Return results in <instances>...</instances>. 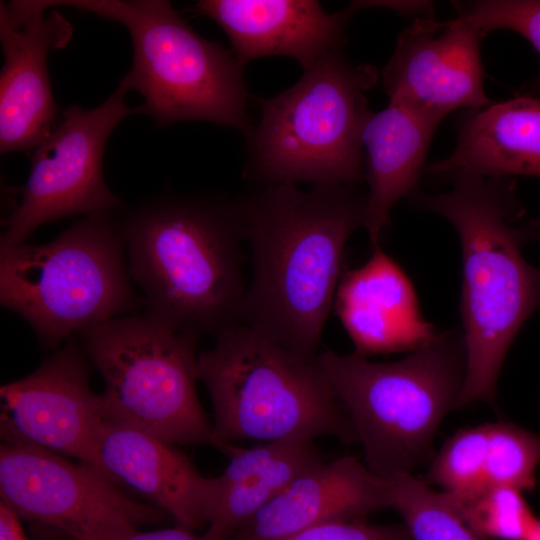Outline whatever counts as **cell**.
<instances>
[{"label":"cell","mask_w":540,"mask_h":540,"mask_svg":"<svg viewBox=\"0 0 540 540\" xmlns=\"http://www.w3.org/2000/svg\"><path fill=\"white\" fill-rule=\"evenodd\" d=\"M524 540H540V520L536 519Z\"/></svg>","instance_id":"obj_31"},{"label":"cell","mask_w":540,"mask_h":540,"mask_svg":"<svg viewBox=\"0 0 540 540\" xmlns=\"http://www.w3.org/2000/svg\"><path fill=\"white\" fill-rule=\"evenodd\" d=\"M457 18L485 34L509 30L524 37L540 55V0L456 1ZM540 94V75L536 81Z\"/></svg>","instance_id":"obj_26"},{"label":"cell","mask_w":540,"mask_h":540,"mask_svg":"<svg viewBox=\"0 0 540 540\" xmlns=\"http://www.w3.org/2000/svg\"><path fill=\"white\" fill-rule=\"evenodd\" d=\"M487 440L488 424L457 431L434 456L423 480L440 486L451 499L477 495L488 488L485 478Z\"/></svg>","instance_id":"obj_22"},{"label":"cell","mask_w":540,"mask_h":540,"mask_svg":"<svg viewBox=\"0 0 540 540\" xmlns=\"http://www.w3.org/2000/svg\"><path fill=\"white\" fill-rule=\"evenodd\" d=\"M114 213L87 215L46 244L0 247V303L43 345L55 347L142 303Z\"/></svg>","instance_id":"obj_7"},{"label":"cell","mask_w":540,"mask_h":540,"mask_svg":"<svg viewBox=\"0 0 540 540\" xmlns=\"http://www.w3.org/2000/svg\"><path fill=\"white\" fill-rule=\"evenodd\" d=\"M197 358V377L211 398L214 432L235 440L273 442L331 436L358 442L351 418L317 363L244 324L215 336Z\"/></svg>","instance_id":"obj_5"},{"label":"cell","mask_w":540,"mask_h":540,"mask_svg":"<svg viewBox=\"0 0 540 540\" xmlns=\"http://www.w3.org/2000/svg\"><path fill=\"white\" fill-rule=\"evenodd\" d=\"M193 12L227 34L240 64L266 56H288L307 69L340 51L354 10L334 13L313 0H201Z\"/></svg>","instance_id":"obj_15"},{"label":"cell","mask_w":540,"mask_h":540,"mask_svg":"<svg viewBox=\"0 0 540 540\" xmlns=\"http://www.w3.org/2000/svg\"><path fill=\"white\" fill-rule=\"evenodd\" d=\"M92 466L68 461L45 448L3 442L0 494L16 514L87 540L108 525L154 523L163 514L120 491Z\"/></svg>","instance_id":"obj_11"},{"label":"cell","mask_w":540,"mask_h":540,"mask_svg":"<svg viewBox=\"0 0 540 540\" xmlns=\"http://www.w3.org/2000/svg\"><path fill=\"white\" fill-rule=\"evenodd\" d=\"M486 34L459 18L417 17L399 35L382 71L389 103L441 124L457 109L492 103L484 90L480 45Z\"/></svg>","instance_id":"obj_13"},{"label":"cell","mask_w":540,"mask_h":540,"mask_svg":"<svg viewBox=\"0 0 540 540\" xmlns=\"http://www.w3.org/2000/svg\"><path fill=\"white\" fill-rule=\"evenodd\" d=\"M455 171L540 178V99L520 95L467 111L458 121L453 152L426 168L436 177Z\"/></svg>","instance_id":"obj_19"},{"label":"cell","mask_w":540,"mask_h":540,"mask_svg":"<svg viewBox=\"0 0 540 540\" xmlns=\"http://www.w3.org/2000/svg\"><path fill=\"white\" fill-rule=\"evenodd\" d=\"M385 508H390L387 481L344 456L300 475L229 540H280L326 522L361 521Z\"/></svg>","instance_id":"obj_18"},{"label":"cell","mask_w":540,"mask_h":540,"mask_svg":"<svg viewBox=\"0 0 540 540\" xmlns=\"http://www.w3.org/2000/svg\"><path fill=\"white\" fill-rule=\"evenodd\" d=\"M539 463L540 435L510 422L488 424L485 460L487 487L533 490Z\"/></svg>","instance_id":"obj_23"},{"label":"cell","mask_w":540,"mask_h":540,"mask_svg":"<svg viewBox=\"0 0 540 540\" xmlns=\"http://www.w3.org/2000/svg\"><path fill=\"white\" fill-rule=\"evenodd\" d=\"M40 1L0 4V151L35 149L58 122V107L47 71L50 50L65 47L73 27Z\"/></svg>","instance_id":"obj_14"},{"label":"cell","mask_w":540,"mask_h":540,"mask_svg":"<svg viewBox=\"0 0 540 540\" xmlns=\"http://www.w3.org/2000/svg\"><path fill=\"white\" fill-rule=\"evenodd\" d=\"M322 462L313 440L307 438L240 448L230 456L223 473L215 477L207 531L219 540H229L296 478Z\"/></svg>","instance_id":"obj_21"},{"label":"cell","mask_w":540,"mask_h":540,"mask_svg":"<svg viewBox=\"0 0 540 540\" xmlns=\"http://www.w3.org/2000/svg\"><path fill=\"white\" fill-rule=\"evenodd\" d=\"M317 363L346 408L373 474L386 479L431 463L437 429L458 407L466 379L461 328L437 332L395 362L326 350Z\"/></svg>","instance_id":"obj_4"},{"label":"cell","mask_w":540,"mask_h":540,"mask_svg":"<svg viewBox=\"0 0 540 540\" xmlns=\"http://www.w3.org/2000/svg\"><path fill=\"white\" fill-rule=\"evenodd\" d=\"M87 540H219L206 530L195 535L192 530L177 526L150 532H141L133 525H108L98 530Z\"/></svg>","instance_id":"obj_28"},{"label":"cell","mask_w":540,"mask_h":540,"mask_svg":"<svg viewBox=\"0 0 540 540\" xmlns=\"http://www.w3.org/2000/svg\"><path fill=\"white\" fill-rule=\"evenodd\" d=\"M105 475L144 494L189 530L208 524L216 480L203 476L174 444L106 418L98 437Z\"/></svg>","instance_id":"obj_17"},{"label":"cell","mask_w":540,"mask_h":540,"mask_svg":"<svg viewBox=\"0 0 540 540\" xmlns=\"http://www.w3.org/2000/svg\"><path fill=\"white\" fill-rule=\"evenodd\" d=\"M87 359L71 337L34 372L1 386V437L74 457L107 477L98 458L107 416L102 394L90 387Z\"/></svg>","instance_id":"obj_12"},{"label":"cell","mask_w":540,"mask_h":540,"mask_svg":"<svg viewBox=\"0 0 540 540\" xmlns=\"http://www.w3.org/2000/svg\"><path fill=\"white\" fill-rule=\"evenodd\" d=\"M0 540H30L20 523V517L0 500Z\"/></svg>","instance_id":"obj_30"},{"label":"cell","mask_w":540,"mask_h":540,"mask_svg":"<svg viewBox=\"0 0 540 540\" xmlns=\"http://www.w3.org/2000/svg\"><path fill=\"white\" fill-rule=\"evenodd\" d=\"M448 192L415 189L416 208L437 213L456 229L462 253L461 330L466 379L458 402L494 406L506 354L519 330L540 308V268L522 255L530 229L518 225L523 210L513 177L455 171L442 176Z\"/></svg>","instance_id":"obj_2"},{"label":"cell","mask_w":540,"mask_h":540,"mask_svg":"<svg viewBox=\"0 0 540 540\" xmlns=\"http://www.w3.org/2000/svg\"><path fill=\"white\" fill-rule=\"evenodd\" d=\"M400 515L412 540H486L434 489L423 488L408 496Z\"/></svg>","instance_id":"obj_25"},{"label":"cell","mask_w":540,"mask_h":540,"mask_svg":"<svg viewBox=\"0 0 540 540\" xmlns=\"http://www.w3.org/2000/svg\"><path fill=\"white\" fill-rule=\"evenodd\" d=\"M438 127L418 113L392 103L367 120L362 145L367 152L364 171L369 190L363 227L373 248L380 245L393 207L418 188Z\"/></svg>","instance_id":"obj_20"},{"label":"cell","mask_w":540,"mask_h":540,"mask_svg":"<svg viewBox=\"0 0 540 540\" xmlns=\"http://www.w3.org/2000/svg\"><path fill=\"white\" fill-rule=\"evenodd\" d=\"M77 335L104 380L101 394L107 418L171 444H208L229 457L240 449L216 437L199 402V338L145 313L110 319Z\"/></svg>","instance_id":"obj_9"},{"label":"cell","mask_w":540,"mask_h":540,"mask_svg":"<svg viewBox=\"0 0 540 540\" xmlns=\"http://www.w3.org/2000/svg\"><path fill=\"white\" fill-rule=\"evenodd\" d=\"M376 69L329 53L293 86L260 100L248 138L246 175L264 185L358 187L365 180L362 132L372 115L365 92Z\"/></svg>","instance_id":"obj_6"},{"label":"cell","mask_w":540,"mask_h":540,"mask_svg":"<svg viewBox=\"0 0 540 540\" xmlns=\"http://www.w3.org/2000/svg\"><path fill=\"white\" fill-rule=\"evenodd\" d=\"M126 93L119 85L98 107L72 105L62 111L52 132L33 151L28 179L4 222L0 247L26 243L38 227L51 221L122 207L105 184L102 166L116 126L131 115H143L141 105L125 103Z\"/></svg>","instance_id":"obj_10"},{"label":"cell","mask_w":540,"mask_h":540,"mask_svg":"<svg viewBox=\"0 0 540 540\" xmlns=\"http://www.w3.org/2000/svg\"><path fill=\"white\" fill-rule=\"evenodd\" d=\"M333 308L361 357L412 352L437 333L408 275L380 245L363 265L344 269Z\"/></svg>","instance_id":"obj_16"},{"label":"cell","mask_w":540,"mask_h":540,"mask_svg":"<svg viewBox=\"0 0 540 540\" xmlns=\"http://www.w3.org/2000/svg\"><path fill=\"white\" fill-rule=\"evenodd\" d=\"M252 277L242 324L308 359L318 356L323 328L345 266V247L364 226L358 187L264 185L236 198Z\"/></svg>","instance_id":"obj_1"},{"label":"cell","mask_w":540,"mask_h":540,"mask_svg":"<svg viewBox=\"0 0 540 540\" xmlns=\"http://www.w3.org/2000/svg\"><path fill=\"white\" fill-rule=\"evenodd\" d=\"M124 25L131 36V69L119 85L144 99L143 115L157 125L200 120L248 136L244 66L234 54L197 34L165 0H44Z\"/></svg>","instance_id":"obj_8"},{"label":"cell","mask_w":540,"mask_h":540,"mask_svg":"<svg viewBox=\"0 0 540 540\" xmlns=\"http://www.w3.org/2000/svg\"><path fill=\"white\" fill-rule=\"evenodd\" d=\"M120 223L145 314L197 338L242 324L247 286L236 198L162 195Z\"/></svg>","instance_id":"obj_3"},{"label":"cell","mask_w":540,"mask_h":540,"mask_svg":"<svg viewBox=\"0 0 540 540\" xmlns=\"http://www.w3.org/2000/svg\"><path fill=\"white\" fill-rule=\"evenodd\" d=\"M280 540H412L404 524L369 525L361 521L318 524Z\"/></svg>","instance_id":"obj_27"},{"label":"cell","mask_w":540,"mask_h":540,"mask_svg":"<svg viewBox=\"0 0 540 540\" xmlns=\"http://www.w3.org/2000/svg\"><path fill=\"white\" fill-rule=\"evenodd\" d=\"M521 492L509 487H488L462 500L444 494L462 519L484 538L524 540L536 518Z\"/></svg>","instance_id":"obj_24"},{"label":"cell","mask_w":540,"mask_h":540,"mask_svg":"<svg viewBox=\"0 0 540 540\" xmlns=\"http://www.w3.org/2000/svg\"><path fill=\"white\" fill-rule=\"evenodd\" d=\"M357 12L363 8L382 7L403 15L434 18V7L430 1H353L349 4Z\"/></svg>","instance_id":"obj_29"}]
</instances>
